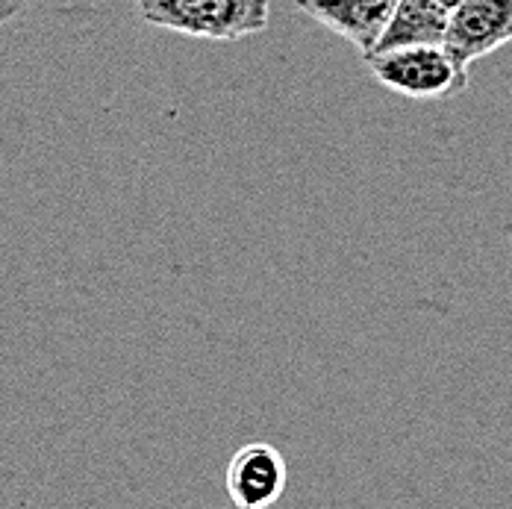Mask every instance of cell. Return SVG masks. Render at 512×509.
Wrapping results in <instances>:
<instances>
[{"instance_id": "cell-1", "label": "cell", "mask_w": 512, "mask_h": 509, "mask_svg": "<svg viewBox=\"0 0 512 509\" xmlns=\"http://www.w3.org/2000/svg\"><path fill=\"white\" fill-rule=\"evenodd\" d=\"M148 24L192 39L239 42L268 27V0H139Z\"/></svg>"}, {"instance_id": "cell-2", "label": "cell", "mask_w": 512, "mask_h": 509, "mask_svg": "<svg viewBox=\"0 0 512 509\" xmlns=\"http://www.w3.org/2000/svg\"><path fill=\"white\" fill-rule=\"evenodd\" d=\"M371 77L404 98L442 101L468 86V68L457 62L445 45H407L365 56Z\"/></svg>"}, {"instance_id": "cell-3", "label": "cell", "mask_w": 512, "mask_h": 509, "mask_svg": "<svg viewBox=\"0 0 512 509\" xmlns=\"http://www.w3.org/2000/svg\"><path fill=\"white\" fill-rule=\"evenodd\" d=\"M224 486L233 509H271L289 486L286 457L268 442H248L227 462Z\"/></svg>"}, {"instance_id": "cell-4", "label": "cell", "mask_w": 512, "mask_h": 509, "mask_svg": "<svg viewBox=\"0 0 512 509\" xmlns=\"http://www.w3.org/2000/svg\"><path fill=\"white\" fill-rule=\"evenodd\" d=\"M512 42V0H462L451 12L445 48L465 68Z\"/></svg>"}, {"instance_id": "cell-5", "label": "cell", "mask_w": 512, "mask_h": 509, "mask_svg": "<svg viewBox=\"0 0 512 509\" xmlns=\"http://www.w3.org/2000/svg\"><path fill=\"white\" fill-rule=\"evenodd\" d=\"M298 9L351 42L362 56L377 48L398 0H295Z\"/></svg>"}, {"instance_id": "cell-6", "label": "cell", "mask_w": 512, "mask_h": 509, "mask_svg": "<svg viewBox=\"0 0 512 509\" xmlns=\"http://www.w3.org/2000/svg\"><path fill=\"white\" fill-rule=\"evenodd\" d=\"M451 12L439 0H398L377 48H407V45H442L448 33Z\"/></svg>"}, {"instance_id": "cell-7", "label": "cell", "mask_w": 512, "mask_h": 509, "mask_svg": "<svg viewBox=\"0 0 512 509\" xmlns=\"http://www.w3.org/2000/svg\"><path fill=\"white\" fill-rule=\"evenodd\" d=\"M24 3H27V0H0V27H3L6 21H12V18L24 9Z\"/></svg>"}, {"instance_id": "cell-8", "label": "cell", "mask_w": 512, "mask_h": 509, "mask_svg": "<svg viewBox=\"0 0 512 509\" xmlns=\"http://www.w3.org/2000/svg\"><path fill=\"white\" fill-rule=\"evenodd\" d=\"M439 3H442V6H445V9H448V12H454V9H457V6H460L462 0H439Z\"/></svg>"}]
</instances>
